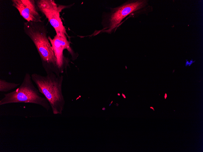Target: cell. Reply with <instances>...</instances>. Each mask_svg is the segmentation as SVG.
<instances>
[{
	"label": "cell",
	"mask_w": 203,
	"mask_h": 152,
	"mask_svg": "<svg viewBox=\"0 0 203 152\" xmlns=\"http://www.w3.org/2000/svg\"><path fill=\"white\" fill-rule=\"evenodd\" d=\"M64 34H56L53 39L48 36L53 50L56 65L61 73L64 72L66 68V59L64 55V51L66 49L70 54L72 59H75L77 57L71 48L70 42Z\"/></svg>",
	"instance_id": "8992f818"
},
{
	"label": "cell",
	"mask_w": 203,
	"mask_h": 152,
	"mask_svg": "<svg viewBox=\"0 0 203 152\" xmlns=\"http://www.w3.org/2000/svg\"><path fill=\"white\" fill-rule=\"evenodd\" d=\"M12 5L27 22H41V17L34 0H12Z\"/></svg>",
	"instance_id": "52a82bcc"
},
{
	"label": "cell",
	"mask_w": 203,
	"mask_h": 152,
	"mask_svg": "<svg viewBox=\"0 0 203 152\" xmlns=\"http://www.w3.org/2000/svg\"><path fill=\"white\" fill-rule=\"evenodd\" d=\"M122 95L124 98L126 99V96L123 93H122Z\"/></svg>",
	"instance_id": "30bf717a"
},
{
	"label": "cell",
	"mask_w": 203,
	"mask_h": 152,
	"mask_svg": "<svg viewBox=\"0 0 203 152\" xmlns=\"http://www.w3.org/2000/svg\"><path fill=\"white\" fill-rule=\"evenodd\" d=\"M146 0H128L121 5L111 8L110 12L103 15L102 23L103 28L95 32V35L100 32L111 33L115 30L126 17L146 6Z\"/></svg>",
	"instance_id": "277c9868"
},
{
	"label": "cell",
	"mask_w": 203,
	"mask_h": 152,
	"mask_svg": "<svg viewBox=\"0 0 203 152\" xmlns=\"http://www.w3.org/2000/svg\"><path fill=\"white\" fill-rule=\"evenodd\" d=\"M150 109H152L154 111L155 110L153 107L152 106L150 107Z\"/></svg>",
	"instance_id": "8fae6325"
},
{
	"label": "cell",
	"mask_w": 203,
	"mask_h": 152,
	"mask_svg": "<svg viewBox=\"0 0 203 152\" xmlns=\"http://www.w3.org/2000/svg\"><path fill=\"white\" fill-rule=\"evenodd\" d=\"M31 75L26 73L22 82L14 91L4 94L0 105L15 103H31L40 105L48 111L50 107L48 101L34 85Z\"/></svg>",
	"instance_id": "3957f363"
},
{
	"label": "cell",
	"mask_w": 203,
	"mask_h": 152,
	"mask_svg": "<svg viewBox=\"0 0 203 152\" xmlns=\"http://www.w3.org/2000/svg\"><path fill=\"white\" fill-rule=\"evenodd\" d=\"M167 94L166 93H165V95H164V98L165 99H166V98H167Z\"/></svg>",
	"instance_id": "9c48e42d"
},
{
	"label": "cell",
	"mask_w": 203,
	"mask_h": 152,
	"mask_svg": "<svg viewBox=\"0 0 203 152\" xmlns=\"http://www.w3.org/2000/svg\"><path fill=\"white\" fill-rule=\"evenodd\" d=\"M19 85V83L9 82L4 79H0V92H7L16 88Z\"/></svg>",
	"instance_id": "ba28073f"
},
{
	"label": "cell",
	"mask_w": 203,
	"mask_h": 152,
	"mask_svg": "<svg viewBox=\"0 0 203 152\" xmlns=\"http://www.w3.org/2000/svg\"><path fill=\"white\" fill-rule=\"evenodd\" d=\"M25 34L33 42L40 55L42 65L46 74L61 73L56 64L55 57L50 42L47 37V30L44 22L26 21L24 23Z\"/></svg>",
	"instance_id": "6da1fadb"
},
{
	"label": "cell",
	"mask_w": 203,
	"mask_h": 152,
	"mask_svg": "<svg viewBox=\"0 0 203 152\" xmlns=\"http://www.w3.org/2000/svg\"><path fill=\"white\" fill-rule=\"evenodd\" d=\"M38 11L45 16L54 28L56 34H64L68 35L60 17V13L69 5H58L53 0L35 1Z\"/></svg>",
	"instance_id": "5b68a950"
},
{
	"label": "cell",
	"mask_w": 203,
	"mask_h": 152,
	"mask_svg": "<svg viewBox=\"0 0 203 152\" xmlns=\"http://www.w3.org/2000/svg\"><path fill=\"white\" fill-rule=\"evenodd\" d=\"M117 95H118V96H120V94L119 93H118L117 94Z\"/></svg>",
	"instance_id": "7c38bea8"
},
{
	"label": "cell",
	"mask_w": 203,
	"mask_h": 152,
	"mask_svg": "<svg viewBox=\"0 0 203 152\" xmlns=\"http://www.w3.org/2000/svg\"><path fill=\"white\" fill-rule=\"evenodd\" d=\"M31 76L39 92L49 103L53 113L61 114L65 103L62 89L63 76L54 73L46 76L33 73Z\"/></svg>",
	"instance_id": "7a4b0ae2"
}]
</instances>
